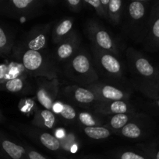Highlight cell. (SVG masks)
<instances>
[{
	"label": "cell",
	"mask_w": 159,
	"mask_h": 159,
	"mask_svg": "<svg viewBox=\"0 0 159 159\" xmlns=\"http://www.w3.org/2000/svg\"><path fill=\"white\" fill-rule=\"evenodd\" d=\"M148 40L151 49H159V6H157L154 10L148 34Z\"/></svg>",
	"instance_id": "3957f363"
},
{
	"label": "cell",
	"mask_w": 159,
	"mask_h": 159,
	"mask_svg": "<svg viewBox=\"0 0 159 159\" xmlns=\"http://www.w3.org/2000/svg\"><path fill=\"white\" fill-rule=\"evenodd\" d=\"M37 125L45 128L51 129L55 124V116L54 113L48 110H40L38 114L35 116Z\"/></svg>",
	"instance_id": "52a82bcc"
},
{
	"label": "cell",
	"mask_w": 159,
	"mask_h": 159,
	"mask_svg": "<svg viewBox=\"0 0 159 159\" xmlns=\"http://www.w3.org/2000/svg\"><path fill=\"white\" fill-rule=\"evenodd\" d=\"M67 2L70 5H71V6H76V5L80 4V0H68Z\"/></svg>",
	"instance_id": "f546056e"
},
{
	"label": "cell",
	"mask_w": 159,
	"mask_h": 159,
	"mask_svg": "<svg viewBox=\"0 0 159 159\" xmlns=\"http://www.w3.org/2000/svg\"><path fill=\"white\" fill-rule=\"evenodd\" d=\"M55 97V94L54 93L51 87H40L37 93V98L41 105L51 111L53 109V99Z\"/></svg>",
	"instance_id": "277c9868"
},
{
	"label": "cell",
	"mask_w": 159,
	"mask_h": 159,
	"mask_svg": "<svg viewBox=\"0 0 159 159\" xmlns=\"http://www.w3.org/2000/svg\"><path fill=\"white\" fill-rule=\"evenodd\" d=\"M72 67L76 72L79 74H85L90 70V64L85 55L78 54L72 61Z\"/></svg>",
	"instance_id": "ba28073f"
},
{
	"label": "cell",
	"mask_w": 159,
	"mask_h": 159,
	"mask_svg": "<svg viewBox=\"0 0 159 159\" xmlns=\"http://www.w3.org/2000/svg\"><path fill=\"white\" fill-rule=\"evenodd\" d=\"M122 6L121 0H111L108 3V10L109 12L113 15L118 13L120 10Z\"/></svg>",
	"instance_id": "d4e9b609"
},
{
	"label": "cell",
	"mask_w": 159,
	"mask_h": 159,
	"mask_svg": "<svg viewBox=\"0 0 159 159\" xmlns=\"http://www.w3.org/2000/svg\"><path fill=\"white\" fill-rule=\"evenodd\" d=\"M101 64L103 68L111 74H118L121 70L119 61L111 54H103L101 57Z\"/></svg>",
	"instance_id": "8992f818"
},
{
	"label": "cell",
	"mask_w": 159,
	"mask_h": 159,
	"mask_svg": "<svg viewBox=\"0 0 159 159\" xmlns=\"http://www.w3.org/2000/svg\"><path fill=\"white\" fill-rule=\"evenodd\" d=\"M136 69L143 77L151 78L153 82H159V71L145 57H139L135 62Z\"/></svg>",
	"instance_id": "6da1fadb"
},
{
	"label": "cell",
	"mask_w": 159,
	"mask_h": 159,
	"mask_svg": "<svg viewBox=\"0 0 159 159\" xmlns=\"http://www.w3.org/2000/svg\"><path fill=\"white\" fill-rule=\"evenodd\" d=\"M141 130L140 127L135 124L129 123L126 124L124 127L122 128V134L124 137L128 138H132L136 139L141 136Z\"/></svg>",
	"instance_id": "9a60e30c"
},
{
	"label": "cell",
	"mask_w": 159,
	"mask_h": 159,
	"mask_svg": "<svg viewBox=\"0 0 159 159\" xmlns=\"http://www.w3.org/2000/svg\"><path fill=\"white\" fill-rule=\"evenodd\" d=\"M59 113L62 117L66 120H73L76 117V111L69 104H62Z\"/></svg>",
	"instance_id": "7402d4cb"
},
{
	"label": "cell",
	"mask_w": 159,
	"mask_h": 159,
	"mask_svg": "<svg viewBox=\"0 0 159 159\" xmlns=\"http://www.w3.org/2000/svg\"><path fill=\"white\" fill-rule=\"evenodd\" d=\"M72 27H73V21L71 20H64L56 26L55 30V36L57 37H63L65 34H68L70 30H71Z\"/></svg>",
	"instance_id": "e0dca14e"
},
{
	"label": "cell",
	"mask_w": 159,
	"mask_h": 159,
	"mask_svg": "<svg viewBox=\"0 0 159 159\" xmlns=\"http://www.w3.org/2000/svg\"><path fill=\"white\" fill-rule=\"evenodd\" d=\"M129 13L135 20H140L143 18L146 13L144 3L142 2H132L129 6Z\"/></svg>",
	"instance_id": "30bf717a"
},
{
	"label": "cell",
	"mask_w": 159,
	"mask_h": 159,
	"mask_svg": "<svg viewBox=\"0 0 159 159\" xmlns=\"http://www.w3.org/2000/svg\"><path fill=\"white\" fill-rule=\"evenodd\" d=\"M79 120L81 122V124L86 126V127H94L96 125V122H95L93 116L90 114L87 113H84L82 112L79 114Z\"/></svg>",
	"instance_id": "603a6c76"
},
{
	"label": "cell",
	"mask_w": 159,
	"mask_h": 159,
	"mask_svg": "<svg viewBox=\"0 0 159 159\" xmlns=\"http://www.w3.org/2000/svg\"><path fill=\"white\" fill-rule=\"evenodd\" d=\"M40 141L46 148L51 151H57L60 148L59 140L48 133H43L40 135Z\"/></svg>",
	"instance_id": "4fadbf2b"
},
{
	"label": "cell",
	"mask_w": 159,
	"mask_h": 159,
	"mask_svg": "<svg viewBox=\"0 0 159 159\" xmlns=\"http://www.w3.org/2000/svg\"><path fill=\"white\" fill-rule=\"evenodd\" d=\"M5 89L10 93H19L23 89V81L19 78L10 79L5 83Z\"/></svg>",
	"instance_id": "ac0fdd59"
},
{
	"label": "cell",
	"mask_w": 159,
	"mask_h": 159,
	"mask_svg": "<svg viewBox=\"0 0 159 159\" xmlns=\"http://www.w3.org/2000/svg\"><path fill=\"white\" fill-rule=\"evenodd\" d=\"M74 47L71 42H65L59 47L57 50L58 57L60 59H66L73 54Z\"/></svg>",
	"instance_id": "2e32d148"
},
{
	"label": "cell",
	"mask_w": 159,
	"mask_h": 159,
	"mask_svg": "<svg viewBox=\"0 0 159 159\" xmlns=\"http://www.w3.org/2000/svg\"><path fill=\"white\" fill-rule=\"evenodd\" d=\"M128 119V116L126 114H115L110 120L111 127L115 130L123 128L126 124H127Z\"/></svg>",
	"instance_id": "ffe728a7"
},
{
	"label": "cell",
	"mask_w": 159,
	"mask_h": 159,
	"mask_svg": "<svg viewBox=\"0 0 159 159\" xmlns=\"http://www.w3.org/2000/svg\"><path fill=\"white\" fill-rule=\"evenodd\" d=\"M156 102H157V105L159 108V99H156Z\"/></svg>",
	"instance_id": "1f68e13d"
},
{
	"label": "cell",
	"mask_w": 159,
	"mask_h": 159,
	"mask_svg": "<svg viewBox=\"0 0 159 159\" xmlns=\"http://www.w3.org/2000/svg\"><path fill=\"white\" fill-rule=\"evenodd\" d=\"M120 159H146L144 157L132 152H126L122 154Z\"/></svg>",
	"instance_id": "4316f807"
},
{
	"label": "cell",
	"mask_w": 159,
	"mask_h": 159,
	"mask_svg": "<svg viewBox=\"0 0 159 159\" xmlns=\"http://www.w3.org/2000/svg\"><path fill=\"white\" fill-rule=\"evenodd\" d=\"M74 98L77 102L84 104L90 103L95 99L94 95L92 92L84 88L76 89L74 93Z\"/></svg>",
	"instance_id": "5bb4252c"
},
{
	"label": "cell",
	"mask_w": 159,
	"mask_h": 159,
	"mask_svg": "<svg viewBox=\"0 0 159 159\" xmlns=\"http://www.w3.org/2000/svg\"><path fill=\"white\" fill-rule=\"evenodd\" d=\"M22 61L23 66L26 70L34 71L41 67L43 64V57L39 51L28 50L23 54Z\"/></svg>",
	"instance_id": "7a4b0ae2"
},
{
	"label": "cell",
	"mask_w": 159,
	"mask_h": 159,
	"mask_svg": "<svg viewBox=\"0 0 159 159\" xmlns=\"http://www.w3.org/2000/svg\"><path fill=\"white\" fill-rule=\"evenodd\" d=\"M158 6H159V5H158Z\"/></svg>",
	"instance_id": "d6a6232c"
},
{
	"label": "cell",
	"mask_w": 159,
	"mask_h": 159,
	"mask_svg": "<svg viewBox=\"0 0 159 159\" xmlns=\"http://www.w3.org/2000/svg\"><path fill=\"white\" fill-rule=\"evenodd\" d=\"M45 43H46V37L43 34H40L28 42V48L29 50L38 51V50L45 47Z\"/></svg>",
	"instance_id": "d6986e66"
},
{
	"label": "cell",
	"mask_w": 159,
	"mask_h": 159,
	"mask_svg": "<svg viewBox=\"0 0 159 159\" xmlns=\"http://www.w3.org/2000/svg\"><path fill=\"white\" fill-rule=\"evenodd\" d=\"M33 2H34L33 0H13L12 1V3L14 5V6L20 9H25Z\"/></svg>",
	"instance_id": "484cf974"
},
{
	"label": "cell",
	"mask_w": 159,
	"mask_h": 159,
	"mask_svg": "<svg viewBox=\"0 0 159 159\" xmlns=\"http://www.w3.org/2000/svg\"><path fill=\"white\" fill-rule=\"evenodd\" d=\"M101 95L104 99L112 101H119L124 97V93L121 90L111 85H104L101 89Z\"/></svg>",
	"instance_id": "8fae6325"
},
{
	"label": "cell",
	"mask_w": 159,
	"mask_h": 159,
	"mask_svg": "<svg viewBox=\"0 0 159 159\" xmlns=\"http://www.w3.org/2000/svg\"><path fill=\"white\" fill-rule=\"evenodd\" d=\"M1 144L3 150L12 159H21L24 155V148L12 141L3 140Z\"/></svg>",
	"instance_id": "5b68a950"
},
{
	"label": "cell",
	"mask_w": 159,
	"mask_h": 159,
	"mask_svg": "<svg viewBox=\"0 0 159 159\" xmlns=\"http://www.w3.org/2000/svg\"><path fill=\"white\" fill-rule=\"evenodd\" d=\"M85 2L87 3H88V4L91 5L92 6H94L96 9H98V8H100L101 6V0H94V1H92V0H86Z\"/></svg>",
	"instance_id": "f1b7e54d"
},
{
	"label": "cell",
	"mask_w": 159,
	"mask_h": 159,
	"mask_svg": "<svg viewBox=\"0 0 159 159\" xmlns=\"http://www.w3.org/2000/svg\"><path fill=\"white\" fill-rule=\"evenodd\" d=\"M84 132L89 138L95 140L105 139L110 136L111 133L107 128L101 127H85Z\"/></svg>",
	"instance_id": "9c48e42d"
},
{
	"label": "cell",
	"mask_w": 159,
	"mask_h": 159,
	"mask_svg": "<svg viewBox=\"0 0 159 159\" xmlns=\"http://www.w3.org/2000/svg\"><path fill=\"white\" fill-rule=\"evenodd\" d=\"M109 111L115 114H125L128 111V107L123 101H113L109 104Z\"/></svg>",
	"instance_id": "44dd1931"
},
{
	"label": "cell",
	"mask_w": 159,
	"mask_h": 159,
	"mask_svg": "<svg viewBox=\"0 0 159 159\" xmlns=\"http://www.w3.org/2000/svg\"><path fill=\"white\" fill-rule=\"evenodd\" d=\"M95 40L97 44L103 49L111 50L113 47L112 38L105 30H99L95 34Z\"/></svg>",
	"instance_id": "7c38bea8"
},
{
	"label": "cell",
	"mask_w": 159,
	"mask_h": 159,
	"mask_svg": "<svg viewBox=\"0 0 159 159\" xmlns=\"http://www.w3.org/2000/svg\"><path fill=\"white\" fill-rule=\"evenodd\" d=\"M154 159H159V150L154 155Z\"/></svg>",
	"instance_id": "4dcf8cb0"
},
{
	"label": "cell",
	"mask_w": 159,
	"mask_h": 159,
	"mask_svg": "<svg viewBox=\"0 0 159 159\" xmlns=\"http://www.w3.org/2000/svg\"><path fill=\"white\" fill-rule=\"evenodd\" d=\"M28 157H29V159H46L43 155L35 151H31L28 153Z\"/></svg>",
	"instance_id": "83f0119b"
},
{
	"label": "cell",
	"mask_w": 159,
	"mask_h": 159,
	"mask_svg": "<svg viewBox=\"0 0 159 159\" xmlns=\"http://www.w3.org/2000/svg\"><path fill=\"white\" fill-rule=\"evenodd\" d=\"M9 47V40L4 30L0 27V52H6Z\"/></svg>",
	"instance_id": "cb8c5ba5"
}]
</instances>
